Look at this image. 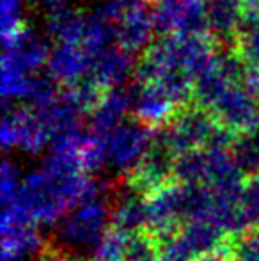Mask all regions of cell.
<instances>
[{
    "mask_svg": "<svg viewBox=\"0 0 259 261\" xmlns=\"http://www.w3.org/2000/svg\"><path fill=\"white\" fill-rule=\"evenodd\" d=\"M0 9H2V32L6 39L21 31L23 0H0Z\"/></svg>",
    "mask_w": 259,
    "mask_h": 261,
    "instance_id": "9c48e42d",
    "label": "cell"
},
{
    "mask_svg": "<svg viewBox=\"0 0 259 261\" xmlns=\"http://www.w3.org/2000/svg\"><path fill=\"white\" fill-rule=\"evenodd\" d=\"M135 116L144 124H162L176 116L174 101L156 86H138V91L133 98Z\"/></svg>",
    "mask_w": 259,
    "mask_h": 261,
    "instance_id": "5b68a950",
    "label": "cell"
},
{
    "mask_svg": "<svg viewBox=\"0 0 259 261\" xmlns=\"http://www.w3.org/2000/svg\"><path fill=\"white\" fill-rule=\"evenodd\" d=\"M236 52L243 59L245 66L259 62V11H245L236 41Z\"/></svg>",
    "mask_w": 259,
    "mask_h": 261,
    "instance_id": "52a82bcc",
    "label": "cell"
},
{
    "mask_svg": "<svg viewBox=\"0 0 259 261\" xmlns=\"http://www.w3.org/2000/svg\"><path fill=\"white\" fill-rule=\"evenodd\" d=\"M48 68L50 76L57 84L75 86L82 82L83 76L91 71V59L83 46L73 43H59L50 52Z\"/></svg>",
    "mask_w": 259,
    "mask_h": 261,
    "instance_id": "7a4b0ae2",
    "label": "cell"
},
{
    "mask_svg": "<svg viewBox=\"0 0 259 261\" xmlns=\"http://www.w3.org/2000/svg\"><path fill=\"white\" fill-rule=\"evenodd\" d=\"M236 160L243 167H259V128L252 132L242 134V137L236 139L235 142Z\"/></svg>",
    "mask_w": 259,
    "mask_h": 261,
    "instance_id": "ba28073f",
    "label": "cell"
},
{
    "mask_svg": "<svg viewBox=\"0 0 259 261\" xmlns=\"http://www.w3.org/2000/svg\"><path fill=\"white\" fill-rule=\"evenodd\" d=\"M153 29H155L153 13H148L142 4L126 9L119 18V27L116 29L119 48L128 54L138 52L149 43Z\"/></svg>",
    "mask_w": 259,
    "mask_h": 261,
    "instance_id": "3957f363",
    "label": "cell"
},
{
    "mask_svg": "<svg viewBox=\"0 0 259 261\" xmlns=\"http://www.w3.org/2000/svg\"><path fill=\"white\" fill-rule=\"evenodd\" d=\"M243 16H245V11L240 0H210L208 2L210 31L220 41H238Z\"/></svg>",
    "mask_w": 259,
    "mask_h": 261,
    "instance_id": "277c9868",
    "label": "cell"
},
{
    "mask_svg": "<svg viewBox=\"0 0 259 261\" xmlns=\"http://www.w3.org/2000/svg\"><path fill=\"white\" fill-rule=\"evenodd\" d=\"M257 94L245 84L236 82L210 109L218 126L227 132L247 134L259 128Z\"/></svg>",
    "mask_w": 259,
    "mask_h": 261,
    "instance_id": "6da1fadb",
    "label": "cell"
},
{
    "mask_svg": "<svg viewBox=\"0 0 259 261\" xmlns=\"http://www.w3.org/2000/svg\"><path fill=\"white\" fill-rule=\"evenodd\" d=\"M146 124L140 121H123L114 130L108 132L107 148L108 153L121 164L133 160L138 153H142L144 146L148 144V132L144 130Z\"/></svg>",
    "mask_w": 259,
    "mask_h": 261,
    "instance_id": "8992f818",
    "label": "cell"
}]
</instances>
